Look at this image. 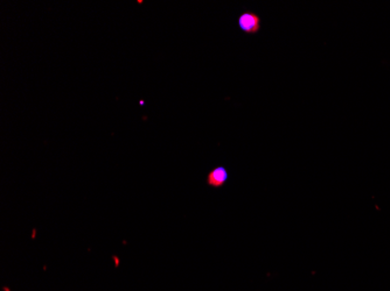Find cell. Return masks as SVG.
Here are the masks:
<instances>
[{
	"mask_svg": "<svg viewBox=\"0 0 390 291\" xmlns=\"http://www.w3.org/2000/svg\"><path fill=\"white\" fill-rule=\"evenodd\" d=\"M238 28L244 34H257L261 31V17L257 13L251 11H246L238 16Z\"/></svg>",
	"mask_w": 390,
	"mask_h": 291,
	"instance_id": "cell-1",
	"label": "cell"
},
{
	"mask_svg": "<svg viewBox=\"0 0 390 291\" xmlns=\"http://www.w3.org/2000/svg\"><path fill=\"white\" fill-rule=\"evenodd\" d=\"M228 179V170L225 167H216L207 176V183L213 188H221Z\"/></svg>",
	"mask_w": 390,
	"mask_h": 291,
	"instance_id": "cell-2",
	"label": "cell"
}]
</instances>
